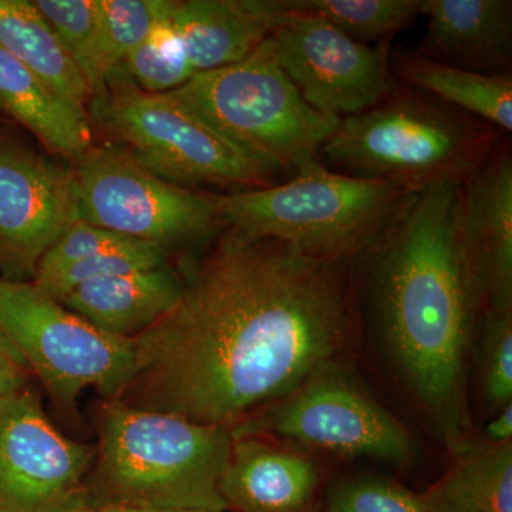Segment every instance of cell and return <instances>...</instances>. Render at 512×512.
I'll use <instances>...</instances> for the list:
<instances>
[{"mask_svg":"<svg viewBox=\"0 0 512 512\" xmlns=\"http://www.w3.org/2000/svg\"><path fill=\"white\" fill-rule=\"evenodd\" d=\"M276 62L313 109L330 116L362 113L396 92L389 42L369 46L328 20L284 12L266 0Z\"/></svg>","mask_w":512,"mask_h":512,"instance_id":"8fae6325","label":"cell"},{"mask_svg":"<svg viewBox=\"0 0 512 512\" xmlns=\"http://www.w3.org/2000/svg\"><path fill=\"white\" fill-rule=\"evenodd\" d=\"M80 512H205V511H170V510H148V508L117 507V505H89Z\"/></svg>","mask_w":512,"mask_h":512,"instance_id":"d6a6232c","label":"cell"},{"mask_svg":"<svg viewBox=\"0 0 512 512\" xmlns=\"http://www.w3.org/2000/svg\"><path fill=\"white\" fill-rule=\"evenodd\" d=\"M74 171L80 218L96 227L171 249L221 224L217 195L170 183L121 147H90Z\"/></svg>","mask_w":512,"mask_h":512,"instance_id":"9c48e42d","label":"cell"},{"mask_svg":"<svg viewBox=\"0 0 512 512\" xmlns=\"http://www.w3.org/2000/svg\"><path fill=\"white\" fill-rule=\"evenodd\" d=\"M184 285L183 272L164 264L90 282L59 302L107 335L134 339L177 305Z\"/></svg>","mask_w":512,"mask_h":512,"instance_id":"e0dca14e","label":"cell"},{"mask_svg":"<svg viewBox=\"0 0 512 512\" xmlns=\"http://www.w3.org/2000/svg\"><path fill=\"white\" fill-rule=\"evenodd\" d=\"M424 57L473 72L507 73L512 50L510 0H423Z\"/></svg>","mask_w":512,"mask_h":512,"instance_id":"2e32d148","label":"cell"},{"mask_svg":"<svg viewBox=\"0 0 512 512\" xmlns=\"http://www.w3.org/2000/svg\"><path fill=\"white\" fill-rule=\"evenodd\" d=\"M417 191L315 161L284 184L217 195V204L222 224L239 234L349 261L375 249Z\"/></svg>","mask_w":512,"mask_h":512,"instance_id":"277c9868","label":"cell"},{"mask_svg":"<svg viewBox=\"0 0 512 512\" xmlns=\"http://www.w3.org/2000/svg\"><path fill=\"white\" fill-rule=\"evenodd\" d=\"M0 49L77 106L92 100L89 84L35 3L0 0Z\"/></svg>","mask_w":512,"mask_h":512,"instance_id":"44dd1931","label":"cell"},{"mask_svg":"<svg viewBox=\"0 0 512 512\" xmlns=\"http://www.w3.org/2000/svg\"><path fill=\"white\" fill-rule=\"evenodd\" d=\"M26 370L22 355L0 328V396L26 389Z\"/></svg>","mask_w":512,"mask_h":512,"instance_id":"4dcf8cb0","label":"cell"},{"mask_svg":"<svg viewBox=\"0 0 512 512\" xmlns=\"http://www.w3.org/2000/svg\"><path fill=\"white\" fill-rule=\"evenodd\" d=\"M325 512H427L419 494L396 481L355 477L333 485Z\"/></svg>","mask_w":512,"mask_h":512,"instance_id":"f1b7e54d","label":"cell"},{"mask_svg":"<svg viewBox=\"0 0 512 512\" xmlns=\"http://www.w3.org/2000/svg\"><path fill=\"white\" fill-rule=\"evenodd\" d=\"M167 94L275 174L315 163L340 121L303 100L276 62L269 36L241 62L195 73Z\"/></svg>","mask_w":512,"mask_h":512,"instance_id":"8992f818","label":"cell"},{"mask_svg":"<svg viewBox=\"0 0 512 512\" xmlns=\"http://www.w3.org/2000/svg\"><path fill=\"white\" fill-rule=\"evenodd\" d=\"M0 328L63 406L87 389L117 399L136 373L133 339L101 332L33 282L0 279Z\"/></svg>","mask_w":512,"mask_h":512,"instance_id":"ba28073f","label":"cell"},{"mask_svg":"<svg viewBox=\"0 0 512 512\" xmlns=\"http://www.w3.org/2000/svg\"><path fill=\"white\" fill-rule=\"evenodd\" d=\"M140 239L124 237L109 229L96 227L89 222L80 220L73 227L67 229L59 241L53 245L40 261L36 278L55 274L66 266L104 254V252L117 251L140 244ZM33 279V281H35Z\"/></svg>","mask_w":512,"mask_h":512,"instance_id":"f546056e","label":"cell"},{"mask_svg":"<svg viewBox=\"0 0 512 512\" xmlns=\"http://www.w3.org/2000/svg\"><path fill=\"white\" fill-rule=\"evenodd\" d=\"M96 450L64 436L29 390L0 396V512H80Z\"/></svg>","mask_w":512,"mask_h":512,"instance_id":"7c38bea8","label":"cell"},{"mask_svg":"<svg viewBox=\"0 0 512 512\" xmlns=\"http://www.w3.org/2000/svg\"><path fill=\"white\" fill-rule=\"evenodd\" d=\"M80 220L76 171L0 140V279L33 282L46 252Z\"/></svg>","mask_w":512,"mask_h":512,"instance_id":"4fadbf2b","label":"cell"},{"mask_svg":"<svg viewBox=\"0 0 512 512\" xmlns=\"http://www.w3.org/2000/svg\"><path fill=\"white\" fill-rule=\"evenodd\" d=\"M485 443H511L512 439V403L495 412L493 419L485 427Z\"/></svg>","mask_w":512,"mask_h":512,"instance_id":"1f68e13d","label":"cell"},{"mask_svg":"<svg viewBox=\"0 0 512 512\" xmlns=\"http://www.w3.org/2000/svg\"><path fill=\"white\" fill-rule=\"evenodd\" d=\"M168 255H170L168 248L151 244V242H140L133 247L104 252V254L76 262L55 274L40 276L33 281V284L60 301L67 293L90 282L167 264Z\"/></svg>","mask_w":512,"mask_h":512,"instance_id":"4316f807","label":"cell"},{"mask_svg":"<svg viewBox=\"0 0 512 512\" xmlns=\"http://www.w3.org/2000/svg\"><path fill=\"white\" fill-rule=\"evenodd\" d=\"M171 19L195 73L241 62L272 30L265 0H174Z\"/></svg>","mask_w":512,"mask_h":512,"instance_id":"ac0fdd59","label":"cell"},{"mask_svg":"<svg viewBox=\"0 0 512 512\" xmlns=\"http://www.w3.org/2000/svg\"><path fill=\"white\" fill-rule=\"evenodd\" d=\"M89 477L90 505L225 512L220 493L232 429L107 400Z\"/></svg>","mask_w":512,"mask_h":512,"instance_id":"3957f363","label":"cell"},{"mask_svg":"<svg viewBox=\"0 0 512 512\" xmlns=\"http://www.w3.org/2000/svg\"><path fill=\"white\" fill-rule=\"evenodd\" d=\"M346 264L229 229L133 339L136 373L116 400L232 429L288 396L348 343Z\"/></svg>","mask_w":512,"mask_h":512,"instance_id":"6da1fadb","label":"cell"},{"mask_svg":"<svg viewBox=\"0 0 512 512\" xmlns=\"http://www.w3.org/2000/svg\"><path fill=\"white\" fill-rule=\"evenodd\" d=\"M232 433L271 434L302 446L377 458L399 467L413 464L417 456L409 430L333 363L288 396L251 414Z\"/></svg>","mask_w":512,"mask_h":512,"instance_id":"30bf717a","label":"cell"},{"mask_svg":"<svg viewBox=\"0 0 512 512\" xmlns=\"http://www.w3.org/2000/svg\"><path fill=\"white\" fill-rule=\"evenodd\" d=\"M173 5L123 63L131 80L147 93L173 92L195 74L171 19Z\"/></svg>","mask_w":512,"mask_h":512,"instance_id":"cb8c5ba5","label":"cell"},{"mask_svg":"<svg viewBox=\"0 0 512 512\" xmlns=\"http://www.w3.org/2000/svg\"><path fill=\"white\" fill-rule=\"evenodd\" d=\"M493 131L434 101L394 92L372 109L342 117L320 153L353 177L421 190L441 181L466 183L491 157Z\"/></svg>","mask_w":512,"mask_h":512,"instance_id":"5b68a950","label":"cell"},{"mask_svg":"<svg viewBox=\"0 0 512 512\" xmlns=\"http://www.w3.org/2000/svg\"><path fill=\"white\" fill-rule=\"evenodd\" d=\"M480 383L485 403L494 413L512 403V311H487Z\"/></svg>","mask_w":512,"mask_h":512,"instance_id":"83f0119b","label":"cell"},{"mask_svg":"<svg viewBox=\"0 0 512 512\" xmlns=\"http://www.w3.org/2000/svg\"><path fill=\"white\" fill-rule=\"evenodd\" d=\"M275 3L284 12L328 20L363 43L389 42L394 33L420 15L421 9L419 0H275Z\"/></svg>","mask_w":512,"mask_h":512,"instance_id":"603a6c76","label":"cell"},{"mask_svg":"<svg viewBox=\"0 0 512 512\" xmlns=\"http://www.w3.org/2000/svg\"><path fill=\"white\" fill-rule=\"evenodd\" d=\"M93 120L137 163L181 185L232 192L271 187L275 173L170 94L141 90L123 66L92 97Z\"/></svg>","mask_w":512,"mask_h":512,"instance_id":"52a82bcc","label":"cell"},{"mask_svg":"<svg viewBox=\"0 0 512 512\" xmlns=\"http://www.w3.org/2000/svg\"><path fill=\"white\" fill-rule=\"evenodd\" d=\"M319 473L311 458L256 434L232 433L220 493L239 512H312Z\"/></svg>","mask_w":512,"mask_h":512,"instance_id":"9a60e30c","label":"cell"},{"mask_svg":"<svg viewBox=\"0 0 512 512\" xmlns=\"http://www.w3.org/2000/svg\"><path fill=\"white\" fill-rule=\"evenodd\" d=\"M399 77L417 89L468 111L504 131L512 130V76L488 74L436 62L429 57H404Z\"/></svg>","mask_w":512,"mask_h":512,"instance_id":"7402d4cb","label":"cell"},{"mask_svg":"<svg viewBox=\"0 0 512 512\" xmlns=\"http://www.w3.org/2000/svg\"><path fill=\"white\" fill-rule=\"evenodd\" d=\"M419 494L427 512H512V441L470 446Z\"/></svg>","mask_w":512,"mask_h":512,"instance_id":"ffe728a7","label":"cell"},{"mask_svg":"<svg viewBox=\"0 0 512 512\" xmlns=\"http://www.w3.org/2000/svg\"><path fill=\"white\" fill-rule=\"evenodd\" d=\"M33 3L83 74L93 97L106 83L96 0H36Z\"/></svg>","mask_w":512,"mask_h":512,"instance_id":"d4e9b609","label":"cell"},{"mask_svg":"<svg viewBox=\"0 0 512 512\" xmlns=\"http://www.w3.org/2000/svg\"><path fill=\"white\" fill-rule=\"evenodd\" d=\"M463 237L488 311H512V160L491 154L464 183Z\"/></svg>","mask_w":512,"mask_h":512,"instance_id":"5bb4252c","label":"cell"},{"mask_svg":"<svg viewBox=\"0 0 512 512\" xmlns=\"http://www.w3.org/2000/svg\"><path fill=\"white\" fill-rule=\"evenodd\" d=\"M0 110L62 156L77 160L93 146L92 126L83 107L67 100L2 49Z\"/></svg>","mask_w":512,"mask_h":512,"instance_id":"d6986e66","label":"cell"},{"mask_svg":"<svg viewBox=\"0 0 512 512\" xmlns=\"http://www.w3.org/2000/svg\"><path fill=\"white\" fill-rule=\"evenodd\" d=\"M100 55L106 80L170 10L173 0H96Z\"/></svg>","mask_w":512,"mask_h":512,"instance_id":"484cf974","label":"cell"},{"mask_svg":"<svg viewBox=\"0 0 512 512\" xmlns=\"http://www.w3.org/2000/svg\"><path fill=\"white\" fill-rule=\"evenodd\" d=\"M460 181L421 188L373 251L376 308L394 365L437 437L467 441V353L483 301L463 237Z\"/></svg>","mask_w":512,"mask_h":512,"instance_id":"7a4b0ae2","label":"cell"}]
</instances>
